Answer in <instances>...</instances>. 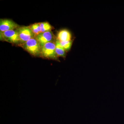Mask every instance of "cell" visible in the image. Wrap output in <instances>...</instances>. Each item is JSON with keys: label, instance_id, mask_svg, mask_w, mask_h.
Instances as JSON below:
<instances>
[{"label": "cell", "instance_id": "1", "mask_svg": "<svg viewBox=\"0 0 124 124\" xmlns=\"http://www.w3.org/2000/svg\"><path fill=\"white\" fill-rule=\"evenodd\" d=\"M55 42H48L41 46L40 54L44 58L57 60L58 56L55 52Z\"/></svg>", "mask_w": 124, "mask_h": 124}, {"label": "cell", "instance_id": "2", "mask_svg": "<svg viewBox=\"0 0 124 124\" xmlns=\"http://www.w3.org/2000/svg\"><path fill=\"white\" fill-rule=\"evenodd\" d=\"M23 48L31 55L37 56L40 54L41 46L36 38H32L23 44Z\"/></svg>", "mask_w": 124, "mask_h": 124}, {"label": "cell", "instance_id": "3", "mask_svg": "<svg viewBox=\"0 0 124 124\" xmlns=\"http://www.w3.org/2000/svg\"><path fill=\"white\" fill-rule=\"evenodd\" d=\"M20 43L24 44L35 37L34 33L28 27H19L17 29Z\"/></svg>", "mask_w": 124, "mask_h": 124}, {"label": "cell", "instance_id": "4", "mask_svg": "<svg viewBox=\"0 0 124 124\" xmlns=\"http://www.w3.org/2000/svg\"><path fill=\"white\" fill-rule=\"evenodd\" d=\"M0 38L13 44L20 43L17 29L0 32Z\"/></svg>", "mask_w": 124, "mask_h": 124}, {"label": "cell", "instance_id": "5", "mask_svg": "<svg viewBox=\"0 0 124 124\" xmlns=\"http://www.w3.org/2000/svg\"><path fill=\"white\" fill-rule=\"evenodd\" d=\"M19 27L17 24L13 20L9 19H0V31L4 32L6 31L15 30Z\"/></svg>", "mask_w": 124, "mask_h": 124}, {"label": "cell", "instance_id": "6", "mask_svg": "<svg viewBox=\"0 0 124 124\" xmlns=\"http://www.w3.org/2000/svg\"><path fill=\"white\" fill-rule=\"evenodd\" d=\"M35 38L39 43L41 46H42L46 43L52 41L54 38L53 34L51 31L46 32L36 36Z\"/></svg>", "mask_w": 124, "mask_h": 124}, {"label": "cell", "instance_id": "7", "mask_svg": "<svg viewBox=\"0 0 124 124\" xmlns=\"http://www.w3.org/2000/svg\"><path fill=\"white\" fill-rule=\"evenodd\" d=\"M71 34L66 29L60 30L57 34V40L59 41H67L71 40Z\"/></svg>", "mask_w": 124, "mask_h": 124}, {"label": "cell", "instance_id": "8", "mask_svg": "<svg viewBox=\"0 0 124 124\" xmlns=\"http://www.w3.org/2000/svg\"><path fill=\"white\" fill-rule=\"evenodd\" d=\"M55 43V52L58 57H65L66 56V50L60 45L59 41L58 40Z\"/></svg>", "mask_w": 124, "mask_h": 124}, {"label": "cell", "instance_id": "9", "mask_svg": "<svg viewBox=\"0 0 124 124\" xmlns=\"http://www.w3.org/2000/svg\"><path fill=\"white\" fill-rule=\"evenodd\" d=\"M41 29V33L50 31L52 29V27L48 23L45 22L39 23Z\"/></svg>", "mask_w": 124, "mask_h": 124}, {"label": "cell", "instance_id": "10", "mask_svg": "<svg viewBox=\"0 0 124 124\" xmlns=\"http://www.w3.org/2000/svg\"><path fill=\"white\" fill-rule=\"evenodd\" d=\"M60 45L66 51H68L71 49L72 45V42L71 40L67 41H59Z\"/></svg>", "mask_w": 124, "mask_h": 124}, {"label": "cell", "instance_id": "11", "mask_svg": "<svg viewBox=\"0 0 124 124\" xmlns=\"http://www.w3.org/2000/svg\"><path fill=\"white\" fill-rule=\"evenodd\" d=\"M29 27L32 31L33 32V33H34L35 35V36H36L40 34L39 32L37 29L35 24H31V25L29 26Z\"/></svg>", "mask_w": 124, "mask_h": 124}]
</instances>
